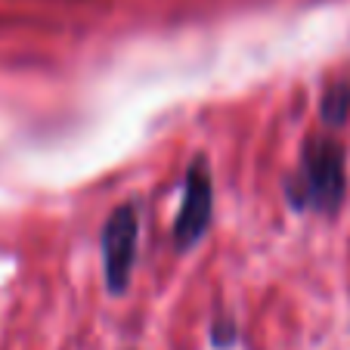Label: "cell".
<instances>
[{"mask_svg": "<svg viewBox=\"0 0 350 350\" xmlns=\"http://www.w3.org/2000/svg\"><path fill=\"white\" fill-rule=\"evenodd\" d=\"M347 192L344 149L329 137H307L301 149V167L285 180V198L295 211L335 214Z\"/></svg>", "mask_w": 350, "mask_h": 350, "instance_id": "cell-1", "label": "cell"}, {"mask_svg": "<svg viewBox=\"0 0 350 350\" xmlns=\"http://www.w3.org/2000/svg\"><path fill=\"white\" fill-rule=\"evenodd\" d=\"M99 248H103V279H106V291L112 297H121L131 288L133 264H137V248H139L137 208L118 205L109 214V220L103 224Z\"/></svg>", "mask_w": 350, "mask_h": 350, "instance_id": "cell-2", "label": "cell"}, {"mask_svg": "<svg viewBox=\"0 0 350 350\" xmlns=\"http://www.w3.org/2000/svg\"><path fill=\"white\" fill-rule=\"evenodd\" d=\"M214 214V180L211 165L205 155H196L186 167L183 177V198H180V211L174 217V248L189 252L205 239Z\"/></svg>", "mask_w": 350, "mask_h": 350, "instance_id": "cell-3", "label": "cell"}, {"mask_svg": "<svg viewBox=\"0 0 350 350\" xmlns=\"http://www.w3.org/2000/svg\"><path fill=\"white\" fill-rule=\"evenodd\" d=\"M350 115V81L338 78L323 90V103H319V118L329 127H341Z\"/></svg>", "mask_w": 350, "mask_h": 350, "instance_id": "cell-4", "label": "cell"}, {"mask_svg": "<svg viewBox=\"0 0 350 350\" xmlns=\"http://www.w3.org/2000/svg\"><path fill=\"white\" fill-rule=\"evenodd\" d=\"M236 341H239V329H236V323L232 319H217V323L211 325V344L217 350H232L236 347Z\"/></svg>", "mask_w": 350, "mask_h": 350, "instance_id": "cell-5", "label": "cell"}]
</instances>
